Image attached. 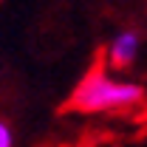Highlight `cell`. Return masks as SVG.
Wrapping results in <instances>:
<instances>
[{
    "label": "cell",
    "mask_w": 147,
    "mask_h": 147,
    "mask_svg": "<svg viewBox=\"0 0 147 147\" xmlns=\"http://www.w3.org/2000/svg\"><path fill=\"white\" fill-rule=\"evenodd\" d=\"M142 99H144L142 85L110 76L105 71H91L88 76H82L71 93V105L82 113H116L139 105Z\"/></svg>",
    "instance_id": "obj_1"
},
{
    "label": "cell",
    "mask_w": 147,
    "mask_h": 147,
    "mask_svg": "<svg viewBox=\"0 0 147 147\" xmlns=\"http://www.w3.org/2000/svg\"><path fill=\"white\" fill-rule=\"evenodd\" d=\"M139 48H142V37L139 31H133V28H125V31H119V34L110 40L108 45V62L110 68H130L133 62H136V57H139Z\"/></svg>",
    "instance_id": "obj_2"
},
{
    "label": "cell",
    "mask_w": 147,
    "mask_h": 147,
    "mask_svg": "<svg viewBox=\"0 0 147 147\" xmlns=\"http://www.w3.org/2000/svg\"><path fill=\"white\" fill-rule=\"evenodd\" d=\"M0 147H14V133L3 119H0Z\"/></svg>",
    "instance_id": "obj_3"
}]
</instances>
